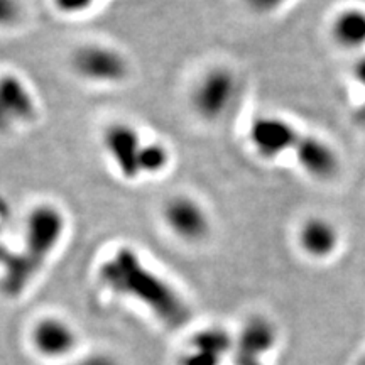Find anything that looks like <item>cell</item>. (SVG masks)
I'll list each match as a JSON object with an SVG mask.
<instances>
[{"instance_id":"obj_1","label":"cell","mask_w":365,"mask_h":365,"mask_svg":"<svg viewBox=\"0 0 365 365\" xmlns=\"http://www.w3.org/2000/svg\"><path fill=\"white\" fill-rule=\"evenodd\" d=\"M100 281L113 293L130 296L148 304L170 325L185 322L186 307L173 287L150 271L130 247H120L100 267Z\"/></svg>"},{"instance_id":"obj_2","label":"cell","mask_w":365,"mask_h":365,"mask_svg":"<svg viewBox=\"0 0 365 365\" xmlns=\"http://www.w3.org/2000/svg\"><path fill=\"white\" fill-rule=\"evenodd\" d=\"M65 232V217L53 205H39L31 212L26 225L24 249L12 252L4 264L6 274L2 289L6 294L16 296L33 281L44 266Z\"/></svg>"},{"instance_id":"obj_3","label":"cell","mask_w":365,"mask_h":365,"mask_svg":"<svg viewBox=\"0 0 365 365\" xmlns=\"http://www.w3.org/2000/svg\"><path fill=\"white\" fill-rule=\"evenodd\" d=\"M235 97V78L225 68H215L200 80L193 93V107L207 120H215Z\"/></svg>"},{"instance_id":"obj_4","label":"cell","mask_w":365,"mask_h":365,"mask_svg":"<svg viewBox=\"0 0 365 365\" xmlns=\"http://www.w3.org/2000/svg\"><path fill=\"white\" fill-rule=\"evenodd\" d=\"M73 66L86 80L112 83L124 80L129 65L120 53L103 46H85L73 56Z\"/></svg>"},{"instance_id":"obj_5","label":"cell","mask_w":365,"mask_h":365,"mask_svg":"<svg viewBox=\"0 0 365 365\" xmlns=\"http://www.w3.org/2000/svg\"><path fill=\"white\" fill-rule=\"evenodd\" d=\"M103 145L120 175L127 180L139 178V154L143 143L137 130L127 124H112L103 132Z\"/></svg>"},{"instance_id":"obj_6","label":"cell","mask_w":365,"mask_h":365,"mask_svg":"<svg viewBox=\"0 0 365 365\" xmlns=\"http://www.w3.org/2000/svg\"><path fill=\"white\" fill-rule=\"evenodd\" d=\"M249 137L261 156L277 158L284 150L294 149L301 134L282 118L257 117L250 125Z\"/></svg>"},{"instance_id":"obj_7","label":"cell","mask_w":365,"mask_h":365,"mask_svg":"<svg viewBox=\"0 0 365 365\" xmlns=\"http://www.w3.org/2000/svg\"><path fill=\"white\" fill-rule=\"evenodd\" d=\"M164 220L173 234L188 242L202 240L210 230V222L205 210L188 196L171 198L164 207Z\"/></svg>"},{"instance_id":"obj_8","label":"cell","mask_w":365,"mask_h":365,"mask_svg":"<svg viewBox=\"0 0 365 365\" xmlns=\"http://www.w3.org/2000/svg\"><path fill=\"white\" fill-rule=\"evenodd\" d=\"M36 117V102L27 86L14 75L0 76V132Z\"/></svg>"},{"instance_id":"obj_9","label":"cell","mask_w":365,"mask_h":365,"mask_svg":"<svg viewBox=\"0 0 365 365\" xmlns=\"http://www.w3.org/2000/svg\"><path fill=\"white\" fill-rule=\"evenodd\" d=\"M33 341L39 354L59 359L75 349L76 333L63 319L44 318L34 328Z\"/></svg>"},{"instance_id":"obj_10","label":"cell","mask_w":365,"mask_h":365,"mask_svg":"<svg viewBox=\"0 0 365 365\" xmlns=\"http://www.w3.org/2000/svg\"><path fill=\"white\" fill-rule=\"evenodd\" d=\"M293 150L301 166L309 175L317 178H328L335 175L336 164H339L336 163L335 153L322 140L301 134L298 144H296Z\"/></svg>"},{"instance_id":"obj_11","label":"cell","mask_w":365,"mask_h":365,"mask_svg":"<svg viewBox=\"0 0 365 365\" xmlns=\"http://www.w3.org/2000/svg\"><path fill=\"white\" fill-rule=\"evenodd\" d=\"M299 242L304 252L322 259L336 249L339 234L330 222L322 220V218H312L301 228Z\"/></svg>"},{"instance_id":"obj_12","label":"cell","mask_w":365,"mask_h":365,"mask_svg":"<svg viewBox=\"0 0 365 365\" xmlns=\"http://www.w3.org/2000/svg\"><path fill=\"white\" fill-rule=\"evenodd\" d=\"M333 38L344 48H360L365 44V12L346 9L335 17L331 26Z\"/></svg>"},{"instance_id":"obj_13","label":"cell","mask_w":365,"mask_h":365,"mask_svg":"<svg viewBox=\"0 0 365 365\" xmlns=\"http://www.w3.org/2000/svg\"><path fill=\"white\" fill-rule=\"evenodd\" d=\"M170 163V153L164 148L163 144L150 143L143 144L139 154V170L140 175L143 173H149V175H158Z\"/></svg>"},{"instance_id":"obj_14","label":"cell","mask_w":365,"mask_h":365,"mask_svg":"<svg viewBox=\"0 0 365 365\" xmlns=\"http://www.w3.org/2000/svg\"><path fill=\"white\" fill-rule=\"evenodd\" d=\"M19 16L21 6L17 0H0V27L14 24Z\"/></svg>"},{"instance_id":"obj_15","label":"cell","mask_w":365,"mask_h":365,"mask_svg":"<svg viewBox=\"0 0 365 365\" xmlns=\"http://www.w3.org/2000/svg\"><path fill=\"white\" fill-rule=\"evenodd\" d=\"M95 0H54L56 7L65 14H78L88 9Z\"/></svg>"},{"instance_id":"obj_16","label":"cell","mask_w":365,"mask_h":365,"mask_svg":"<svg viewBox=\"0 0 365 365\" xmlns=\"http://www.w3.org/2000/svg\"><path fill=\"white\" fill-rule=\"evenodd\" d=\"M250 7L257 12H271L274 9L281 7L286 0H247Z\"/></svg>"}]
</instances>
